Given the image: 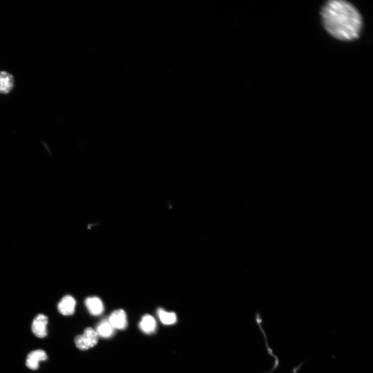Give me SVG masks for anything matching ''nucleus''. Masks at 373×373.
<instances>
[{"mask_svg": "<svg viewBox=\"0 0 373 373\" xmlns=\"http://www.w3.org/2000/svg\"><path fill=\"white\" fill-rule=\"evenodd\" d=\"M324 27L328 33L341 41H352L359 38L362 20L358 11L344 0H331L321 12Z\"/></svg>", "mask_w": 373, "mask_h": 373, "instance_id": "1", "label": "nucleus"}, {"mask_svg": "<svg viewBox=\"0 0 373 373\" xmlns=\"http://www.w3.org/2000/svg\"><path fill=\"white\" fill-rule=\"evenodd\" d=\"M99 337L96 331L92 328H87L83 334L77 335L75 338V343L80 350H87L97 344Z\"/></svg>", "mask_w": 373, "mask_h": 373, "instance_id": "2", "label": "nucleus"}, {"mask_svg": "<svg viewBox=\"0 0 373 373\" xmlns=\"http://www.w3.org/2000/svg\"><path fill=\"white\" fill-rule=\"evenodd\" d=\"M48 317L45 315L39 314L36 317L32 324V330L37 337L42 338L48 335Z\"/></svg>", "mask_w": 373, "mask_h": 373, "instance_id": "3", "label": "nucleus"}, {"mask_svg": "<svg viewBox=\"0 0 373 373\" xmlns=\"http://www.w3.org/2000/svg\"><path fill=\"white\" fill-rule=\"evenodd\" d=\"M114 329L124 330L128 325L127 317L126 312L123 309H118L113 312L108 319Z\"/></svg>", "mask_w": 373, "mask_h": 373, "instance_id": "4", "label": "nucleus"}, {"mask_svg": "<svg viewBox=\"0 0 373 373\" xmlns=\"http://www.w3.org/2000/svg\"><path fill=\"white\" fill-rule=\"evenodd\" d=\"M47 359H48V355L44 351L42 350L33 351L28 355L26 365L31 369L36 370L38 369L40 362Z\"/></svg>", "mask_w": 373, "mask_h": 373, "instance_id": "5", "label": "nucleus"}, {"mask_svg": "<svg viewBox=\"0 0 373 373\" xmlns=\"http://www.w3.org/2000/svg\"><path fill=\"white\" fill-rule=\"evenodd\" d=\"M76 301L71 295H66L58 305L59 312L63 315L70 316L74 313Z\"/></svg>", "mask_w": 373, "mask_h": 373, "instance_id": "6", "label": "nucleus"}, {"mask_svg": "<svg viewBox=\"0 0 373 373\" xmlns=\"http://www.w3.org/2000/svg\"><path fill=\"white\" fill-rule=\"evenodd\" d=\"M14 78L12 74L6 71H0V93L8 94L14 88Z\"/></svg>", "mask_w": 373, "mask_h": 373, "instance_id": "7", "label": "nucleus"}, {"mask_svg": "<svg viewBox=\"0 0 373 373\" xmlns=\"http://www.w3.org/2000/svg\"><path fill=\"white\" fill-rule=\"evenodd\" d=\"M86 306L89 313L94 316L102 314L104 311V305L102 300L97 297L87 298L85 300Z\"/></svg>", "mask_w": 373, "mask_h": 373, "instance_id": "8", "label": "nucleus"}, {"mask_svg": "<svg viewBox=\"0 0 373 373\" xmlns=\"http://www.w3.org/2000/svg\"><path fill=\"white\" fill-rule=\"evenodd\" d=\"M139 327L143 332L148 334H152L156 330V321L151 315H146L139 322Z\"/></svg>", "mask_w": 373, "mask_h": 373, "instance_id": "9", "label": "nucleus"}, {"mask_svg": "<svg viewBox=\"0 0 373 373\" xmlns=\"http://www.w3.org/2000/svg\"><path fill=\"white\" fill-rule=\"evenodd\" d=\"M114 329L108 320H104L99 323L96 332L99 336L104 338H108L113 335Z\"/></svg>", "mask_w": 373, "mask_h": 373, "instance_id": "10", "label": "nucleus"}, {"mask_svg": "<svg viewBox=\"0 0 373 373\" xmlns=\"http://www.w3.org/2000/svg\"><path fill=\"white\" fill-rule=\"evenodd\" d=\"M158 314L160 321L164 324H173L177 321V317L174 313L167 312L162 308L158 310Z\"/></svg>", "mask_w": 373, "mask_h": 373, "instance_id": "11", "label": "nucleus"}]
</instances>
